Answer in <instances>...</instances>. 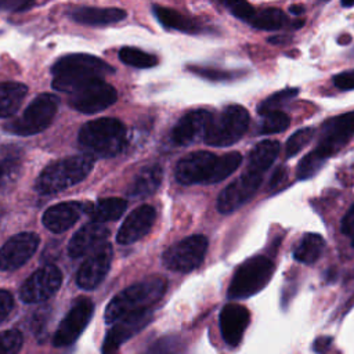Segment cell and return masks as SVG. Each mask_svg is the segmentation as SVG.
I'll use <instances>...</instances> for the list:
<instances>
[{
	"instance_id": "6da1fadb",
	"label": "cell",
	"mask_w": 354,
	"mask_h": 354,
	"mask_svg": "<svg viewBox=\"0 0 354 354\" xmlns=\"http://www.w3.org/2000/svg\"><path fill=\"white\" fill-rule=\"evenodd\" d=\"M354 138V111L328 118L319 129L317 145L306 153L296 169L299 180L313 178L328 159L340 152Z\"/></svg>"
},
{
	"instance_id": "7a4b0ae2",
	"label": "cell",
	"mask_w": 354,
	"mask_h": 354,
	"mask_svg": "<svg viewBox=\"0 0 354 354\" xmlns=\"http://www.w3.org/2000/svg\"><path fill=\"white\" fill-rule=\"evenodd\" d=\"M242 163L239 152L216 155L207 151H196L177 162L176 180L183 185L216 184L232 174Z\"/></svg>"
},
{
	"instance_id": "3957f363",
	"label": "cell",
	"mask_w": 354,
	"mask_h": 354,
	"mask_svg": "<svg viewBox=\"0 0 354 354\" xmlns=\"http://www.w3.org/2000/svg\"><path fill=\"white\" fill-rule=\"evenodd\" d=\"M51 72L54 75L53 87L71 94L91 80L113 73V68L95 55L68 54L53 65Z\"/></svg>"
},
{
	"instance_id": "277c9868",
	"label": "cell",
	"mask_w": 354,
	"mask_h": 354,
	"mask_svg": "<svg viewBox=\"0 0 354 354\" xmlns=\"http://www.w3.org/2000/svg\"><path fill=\"white\" fill-rule=\"evenodd\" d=\"M165 290L166 281L160 277L136 282L113 296L105 308L104 321L111 325L130 314L151 310V307L160 300Z\"/></svg>"
},
{
	"instance_id": "5b68a950",
	"label": "cell",
	"mask_w": 354,
	"mask_h": 354,
	"mask_svg": "<svg viewBox=\"0 0 354 354\" xmlns=\"http://www.w3.org/2000/svg\"><path fill=\"white\" fill-rule=\"evenodd\" d=\"M94 166V159L87 155L68 156L47 165L39 174L35 189L41 195L57 194L83 181Z\"/></svg>"
},
{
	"instance_id": "8992f818",
	"label": "cell",
	"mask_w": 354,
	"mask_h": 354,
	"mask_svg": "<svg viewBox=\"0 0 354 354\" xmlns=\"http://www.w3.org/2000/svg\"><path fill=\"white\" fill-rule=\"evenodd\" d=\"M124 137L126 129L120 120L101 118L84 123L79 130L77 141L91 155L112 156L122 151Z\"/></svg>"
},
{
	"instance_id": "52a82bcc",
	"label": "cell",
	"mask_w": 354,
	"mask_h": 354,
	"mask_svg": "<svg viewBox=\"0 0 354 354\" xmlns=\"http://www.w3.org/2000/svg\"><path fill=\"white\" fill-rule=\"evenodd\" d=\"M275 266L266 254H256L246 259L235 270L227 297L231 300L248 299L261 292L272 278Z\"/></svg>"
},
{
	"instance_id": "ba28073f",
	"label": "cell",
	"mask_w": 354,
	"mask_h": 354,
	"mask_svg": "<svg viewBox=\"0 0 354 354\" xmlns=\"http://www.w3.org/2000/svg\"><path fill=\"white\" fill-rule=\"evenodd\" d=\"M249 123L250 116L246 108L238 104L228 105L213 115L203 141L212 147H230L245 136Z\"/></svg>"
},
{
	"instance_id": "9c48e42d",
	"label": "cell",
	"mask_w": 354,
	"mask_h": 354,
	"mask_svg": "<svg viewBox=\"0 0 354 354\" xmlns=\"http://www.w3.org/2000/svg\"><path fill=\"white\" fill-rule=\"evenodd\" d=\"M58 100L51 94L37 95L14 122L4 126L7 131L17 136H33L46 130L57 112Z\"/></svg>"
},
{
	"instance_id": "30bf717a",
	"label": "cell",
	"mask_w": 354,
	"mask_h": 354,
	"mask_svg": "<svg viewBox=\"0 0 354 354\" xmlns=\"http://www.w3.org/2000/svg\"><path fill=\"white\" fill-rule=\"evenodd\" d=\"M261 183L263 174L246 166L242 174L220 192L217 198V210L223 214L238 210L254 196Z\"/></svg>"
},
{
	"instance_id": "8fae6325",
	"label": "cell",
	"mask_w": 354,
	"mask_h": 354,
	"mask_svg": "<svg viewBox=\"0 0 354 354\" xmlns=\"http://www.w3.org/2000/svg\"><path fill=\"white\" fill-rule=\"evenodd\" d=\"M207 250L205 235H192L170 246L163 253V264L177 272H189L201 266Z\"/></svg>"
},
{
	"instance_id": "7c38bea8",
	"label": "cell",
	"mask_w": 354,
	"mask_h": 354,
	"mask_svg": "<svg viewBox=\"0 0 354 354\" xmlns=\"http://www.w3.org/2000/svg\"><path fill=\"white\" fill-rule=\"evenodd\" d=\"M116 90L104 79L91 80L69 94V105L83 113H97L116 102Z\"/></svg>"
},
{
	"instance_id": "4fadbf2b",
	"label": "cell",
	"mask_w": 354,
	"mask_h": 354,
	"mask_svg": "<svg viewBox=\"0 0 354 354\" xmlns=\"http://www.w3.org/2000/svg\"><path fill=\"white\" fill-rule=\"evenodd\" d=\"M93 311L94 304L88 297H77L59 322L53 337V344L55 347H66L75 343L90 322Z\"/></svg>"
},
{
	"instance_id": "5bb4252c",
	"label": "cell",
	"mask_w": 354,
	"mask_h": 354,
	"mask_svg": "<svg viewBox=\"0 0 354 354\" xmlns=\"http://www.w3.org/2000/svg\"><path fill=\"white\" fill-rule=\"evenodd\" d=\"M62 283V272L55 266H44L36 270L21 286L19 297L24 303H41L55 295Z\"/></svg>"
},
{
	"instance_id": "9a60e30c",
	"label": "cell",
	"mask_w": 354,
	"mask_h": 354,
	"mask_svg": "<svg viewBox=\"0 0 354 354\" xmlns=\"http://www.w3.org/2000/svg\"><path fill=\"white\" fill-rule=\"evenodd\" d=\"M39 242V235L30 231H24L11 236L0 248V270L14 271L22 267L33 256Z\"/></svg>"
},
{
	"instance_id": "2e32d148",
	"label": "cell",
	"mask_w": 354,
	"mask_h": 354,
	"mask_svg": "<svg viewBox=\"0 0 354 354\" xmlns=\"http://www.w3.org/2000/svg\"><path fill=\"white\" fill-rule=\"evenodd\" d=\"M112 261V246L102 243L98 246L80 266L76 274V283L79 288L91 290L95 289L109 271Z\"/></svg>"
},
{
	"instance_id": "e0dca14e",
	"label": "cell",
	"mask_w": 354,
	"mask_h": 354,
	"mask_svg": "<svg viewBox=\"0 0 354 354\" xmlns=\"http://www.w3.org/2000/svg\"><path fill=\"white\" fill-rule=\"evenodd\" d=\"M152 319V310H145L140 313L130 314L118 322L108 330L104 343H102V354H115L118 348L131 339L136 333L144 329Z\"/></svg>"
},
{
	"instance_id": "ac0fdd59",
	"label": "cell",
	"mask_w": 354,
	"mask_h": 354,
	"mask_svg": "<svg viewBox=\"0 0 354 354\" xmlns=\"http://www.w3.org/2000/svg\"><path fill=\"white\" fill-rule=\"evenodd\" d=\"M212 119L213 113L206 109L187 112L171 130L173 142L185 147L205 138Z\"/></svg>"
},
{
	"instance_id": "d6986e66",
	"label": "cell",
	"mask_w": 354,
	"mask_h": 354,
	"mask_svg": "<svg viewBox=\"0 0 354 354\" xmlns=\"http://www.w3.org/2000/svg\"><path fill=\"white\" fill-rule=\"evenodd\" d=\"M250 322V313L249 310L238 303H228L225 304L218 317L220 332L223 340L230 347H236L243 337V333Z\"/></svg>"
},
{
	"instance_id": "ffe728a7",
	"label": "cell",
	"mask_w": 354,
	"mask_h": 354,
	"mask_svg": "<svg viewBox=\"0 0 354 354\" xmlns=\"http://www.w3.org/2000/svg\"><path fill=\"white\" fill-rule=\"evenodd\" d=\"M156 218L155 207L149 205H141L136 207L122 223L116 241L120 245H130L149 232Z\"/></svg>"
},
{
	"instance_id": "44dd1931",
	"label": "cell",
	"mask_w": 354,
	"mask_h": 354,
	"mask_svg": "<svg viewBox=\"0 0 354 354\" xmlns=\"http://www.w3.org/2000/svg\"><path fill=\"white\" fill-rule=\"evenodd\" d=\"M109 236V230L100 223L83 225L69 241L68 253L71 257H80L95 250Z\"/></svg>"
},
{
	"instance_id": "7402d4cb",
	"label": "cell",
	"mask_w": 354,
	"mask_h": 354,
	"mask_svg": "<svg viewBox=\"0 0 354 354\" xmlns=\"http://www.w3.org/2000/svg\"><path fill=\"white\" fill-rule=\"evenodd\" d=\"M86 212V205L80 202H62L48 207L43 214V224L53 232H64L69 230Z\"/></svg>"
},
{
	"instance_id": "603a6c76",
	"label": "cell",
	"mask_w": 354,
	"mask_h": 354,
	"mask_svg": "<svg viewBox=\"0 0 354 354\" xmlns=\"http://www.w3.org/2000/svg\"><path fill=\"white\" fill-rule=\"evenodd\" d=\"M69 17L82 25L105 26L126 18V11L120 8H100V7H79L69 12Z\"/></svg>"
},
{
	"instance_id": "cb8c5ba5",
	"label": "cell",
	"mask_w": 354,
	"mask_h": 354,
	"mask_svg": "<svg viewBox=\"0 0 354 354\" xmlns=\"http://www.w3.org/2000/svg\"><path fill=\"white\" fill-rule=\"evenodd\" d=\"M163 169L160 165L144 166L127 187V195L133 198H144L152 195L160 185Z\"/></svg>"
},
{
	"instance_id": "d4e9b609",
	"label": "cell",
	"mask_w": 354,
	"mask_h": 354,
	"mask_svg": "<svg viewBox=\"0 0 354 354\" xmlns=\"http://www.w3.org/2000/svg\"><path fill=\"white\" fill-rule=\"evenodd\" d=\"M152 11H153V15L158 18V21L166 29H173V30H180L187 33H196L203 29L196 19L185 14H181L177 10L163 7V6H153Z\"/></svg>"
},
{
	"instance_id": "484cf974",
	"label": "cell",
	"mask_w": 354,
	"mask_h": 354,
	"mask_svg": "<svg viewBox=\"0 0 354 354\" xmlns=\"http://www.w3.org/2000/svg\"><path fill=\"white\" fill-rule=\"evenodd\" d=\"M127 207V202L122 198H101L93 205H86V213L93 223H105L118 220Z\"/></svg>"
},
{
	"instance_id": "4316f807",
	"label": "cell",
	"mask_w": 354,
	"mask_h": 354,
	"mask_svg": "<svg viewBox=\"0 0 354 354\" xmlns=\"http://www.w3.org/2000/svg\"><path fill=\"white\" fill-rule=\"evenodd\" d=\"M279 153V142L275 140H263L257 142L248 155L246 166L264 174L275 162Z\"/></svg>"
},
{
	"instance_id": "83f0119b",
	"label": "cell",
	"mask_w": 354,
	"mask_h": 354,
	"mask_svg": "<svg viewBox=\"0 0 354 354\" xmlns=\"http://www.w3.org/2000/svg\"><path fill=\"white\" fill-rule=\"evenodd\" d=\"M325 250V239L317 232H306L296 248L293 249V259L301 264H314L319 260Z\"/></svg>"
},
{
	"instance_id": "f1b7e54d",
	"label": "cell",
	"mask_w": 354,
	"mask_h": 354,
	"mask_svg": "<svg viewBox=\"0 0 354 354\" xmlns=\"http://www.w3.org/2000/svg\"><path fill=\"white\" fill-rule=\"evenodd\" d=\"M28 93V87L19 82L0 83V118L14 115Z\"/></svg>"
},
{
	"instance_id": "f546056e",
	"label": "cell",
	"mask_w": 354,
	"mask_h": 354,
	"mask_svg": "<svg viewBox=\"0 0 354 354\" xmlns=\"http://www.w3.org/2000/svg\"><path fill=\"white\" fill-rule=\"evenodd\" d=\"M288 22V17L285 12L279 8L268 7V8H261V10H254L253 15L250 19L246 22L252 28L259 29V30H267V32H274L282 29Z\"/></svg>"
},
{
	"instance_id": "4dcf8cb0",
	"label": "cell",
	"mask_w": 354,
	"mask_h": 354,
	"mask_svg": "<svg viewBox=\"0 0 354 354\" xmlns=\"http://www.w3.org/2000/svg\"><path fill=\"white\" fill-rule=\"evenodd\" d=\"M300 93L299 87H286L281 91H277L268 97H266L259 105H257V113L260 116H264L270 112L279 111L283 105H286L290 100H293Z\"/></svg>"
},
{
	"instance_id": "1f68e13d",
	"label": "cell",
	"mask_w": 354,
	"mask_h": 354,
	"mask_svg": "<svg viewBox=\"0 0 354 354\" xmlns=\"http://www.w3.org/2000/svg\"><path fill=\"white\" fill-rule=\"evenodd\" d=\"M290 124V118L283 111L270 112L261 116V120L257 127V134L260 136H270L285 131Z\"/></svg>"
},
{
	"instance_id": "d6a6232c",
	"label": "cell",
	"mask_w": 354,
	"mask_h": 354,
	"mask_svg": "<svg viewBox=\"0 0 354 354\" xmlns=\"http://www.w3.org/2000/svg\"><path fill=\"white\" fill-rule=\"evenodd\" d=\"M119 58L123 64L134 68H152L158 64V58L153 54L145 53L134 47H123L119 51Z\"/></svg>"
},
{
	"instance_id": "836d02e7",
	"label": "cell",
	"mask_w": 354,
	"mask_h": 354,
	"mask_svg": "<svg viewBox=\"0 0 354 354\" xmlns=\"http://www.w3.org/2000/svg\"><path fill=\"white\" fill-rule=\"evenodd\" d=\"M314 136H315L314 127H303L296 130L286 141L285 156L286 158L296 156L301 149H304L311 142Z\"/></svg>"
},
{
	"instance_id": "e575fe53",
	"label": "cell",
	"mask_w": 354,
	"mask_h": 354,
	"mask_svg": "<svg viewBox=\"0 0 354 354\" xmlns=\"http://www.w3.org/2000/svg\"><path fill=\"white\" fill-rule=\"evenodd\" d=\"M21 159L18 155H10L0 162V188L12 184L21 171Z\"/></svg>"
},
{
	"instance_id": "d590c367",
	"label": "cell",
	"mask_w": 354,
	"mask_h": 354,
	"mask_svg": "<svg viewBox=\"0 0 354 354\" xmlns=\"http://www.w3.org/2000/svg\"><path fill=\"white\" fill-rule=\"evenodd\" d=\"M24 343L22 333L18 329L0 332V354H18Z\"/></svg>"
},
{
	"instance_id": "8d00e7d4",
	"label": "cell",
	"mask_w": 354,
	"mask_h": 354,
	"mask_svg": "<svg viewBox=\"0 0 354 354\" xmlns=\"http://www.w3.org/2000/svg\"><path fill=\"white\" fill-rule=\"evenodd\" d=\"M191 72L209 79V80H216V82H221V80H232L235 79L238 75V72H231V71H223V69H216V68H209V66H191L189 68Z\"/></svg>"
},
{
	"instance_id": "74e56055",
	"label": "cell",
	"mask_w": 354,
	"mask_h": 354,
	"mask_svg": "<svg viewBox=\"0 0 354 354\" xmlns=\"http://www.w3.org/2000/svg\"><path fill=\"white\" fill-rule=\"evenodd\" d=\"M223 4L228 8V11H230L235 18H238V19H241V21H245V22H248V21L250 19V17L253 15V12H254V10H256L250 3H248V1H241V0L224 1Z\"/></svg>"
},
{
	"instance_id": "f35d334b",
	"label": "cell",
	"mask_w": 354,
	"mask_h": 354,
	"mask_svg": "<svg viewBox=\"0 0 354 354\" xmlns=\"http://www.w3.org/2000/svg\"><path fill=\"white\" fill-rule=\"evenodd\" d=\"M145 354H181V346L177 339L165 337L148 347Z\"/></svg>"
},
{
	"instance_id": "ab89813d",
	"label": "cell",
	"mask_w": 354,
	"mask_h": 354,
	"mask_svg": "<svg viewBox=\"0 0 354 354\" xmlns=\"http://www.w3.org/2000/svg\"><path fill=\"white\" fill-rule=\"evenodd\" d=\"M332 83L336 88L342 91H351L354 90V69L343 71L332 76Z\"/></svg>"
},
{
	"instance_id": "60d3db41",
	"label": "cell",
	"mask_w": 354,
	"mask_h": 354,
	"mask_svg": "<svg viewBox=\"0 0 354 354\" xmlns=\"http://www.w3.org/2000/svg\"><path fill=\"white\" fill-rule=\"evenodd\" d=\"M340 231L350 239L351 245L354 246V205H351L344 213L340 224Z\"/></svg>"
},
{
	"instance_id": "b9f144b4",
	"label": "cell",
	"mask_w": 354,
	"mask_h": 354,
	"mask_svg": "<svg viewBox=\"0 0 354 354\" xmlns=\"http://www.w3.org/2000/svg\"><path fill=\"white\" fill-rule=\"evenodd\" d=\"M14 308V297L10 292L0 289V324L8 317Z\"/></svg>"
},
{
	"instance_id": "7bdbcfd3",
	"label": "cell",
	"mask_w": 354,
	"mask_h": 354,
	"mask_svg": "<svg viewBox=\"0 0 354 354\" xmlns=\"http://www.w3.org/2000/svg\"><path fill=\"white\" fill-rule=\"evenodd\" d=\"M33 6H36V3H33V1L0 0V10H7V11H25Z\"/></svg>"
},
{
	"instance_id": "ee69618b",
	"label": "cell",
	"mask_w": 354,
	"mask_h": 354,
	"mask_svg": "<svg viewBox=\"0 0 354 354\" xmlns=\"http://www.w3.org/2000/svg\"><path fill=\"white\" fill-rule=\"evenodd\" d=\"M332 344H333V337L332 336H318L313 342L311 348L315 354H328Z\"/></svg>"
},
{
	"instance_id": "f6af8a7d",
	"label": "cell",
	"mask_w": 354,
	"mask_h": 354,
	"mask_svg": "<svg viewBox=\"0 0 354 354\" xmlns=\"http://www.w3.org/2000/svg\"><path fill=\"white\" fill-rule=\"evenodd\" d=\"M286 176H288V171H286V167L285 166H279V167H277L275 169V171L272 173V176H271V178H270V184H268V187H270V189H274V188H277L285 178H286Z\"/></svg>"
},
{
	"instance_id": "bcb514c9",
	"label": "cell",
	"mask_w": 354,
	"mask_h": 354,
	"mask_svg": "<svg viewBox=\"0 0 354 354\" xmlns=\"http://www.w3.org/2000/svg\"><path fill=\"white\" fill-rule=\"evenodd\" d=\"M290 40H292V37L288 36V35H275V36L268 37V43L275 44V46H285V44H288Z\"/></svg>"
},
{
	"instance_id": "7dc6e473",
	"label": "cell",
	"mask_w": 354,
	"mask_h": 354,
	"mask_svg": "<svg viewBox=\"0 0 354 354\" xmlns=\"http://www.w3.org/2000/svg\"><path fill=\"white\" fill-rule=\"evenodd\" d=\"M288 11L293 15H301L304 12V7L301 4H290L288 7Z\"/></svg>"
},
{
	"instance_id": "c3c4849f",
	"label": "cell",
	"mask_w": 354,
	"mask_h": 354,
	"mask_svg": "<svg viewBox=\"0 0 354 354\" xmlns=\"http://www.w3.org/2000/svg\"><path fill=\"white\" fill-rule=\"evenodd\" d=\"M350 40H351V37H350L348 35H343L342 37H339V43H343V44H344V43H348Z\"/></svg>"
},
{
	"instance_id": "681fc988",
	"label": "cell",
	"mask_w": 354,
	"mask_h": 354,
	"mask_svg": "<svg viewBox=\"0 0 354 354\" xmlns=\"http://www.w3.org/2000/svg\"><path fill=\"white\" fill-rule=\"evenodd\" d=\"M340 4H342V7H354V1H344L343 0Z\"/></svg>"
},
{
	"instance_id": "f907efd6",
	"label": "cell",
	"mask_w": 354,
	"mask_h": 354,
	"mask_svg": "<svg viewBox=\"0 0 354 354\" xmlns=\"http://www.w3.org/2000/svg\"><path fill=\"white\" fill-rule=\"evenodd\" d=\"M353 54H354V50H353Z\"/></svg>"
}]
</instances>
